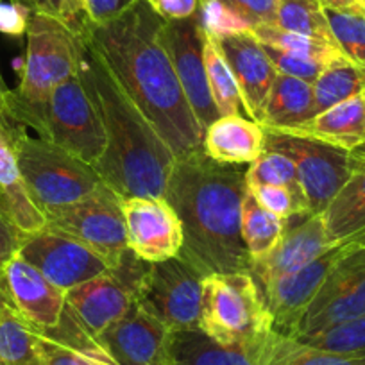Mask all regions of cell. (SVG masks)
I'll return each mask as SVG.
<instances>
[{"label":"cell","mask_w":365,"mask_h":365,"mask_svg":"<svg viewBox=\"0 0 365 365\" xmlns=\"http://www.w3.org/2000/svg\"><path fill=\"white\" fill-rule=\"evenodd\" d=\"M165 22L150 0H138L118 19L103 26L88 22L84 29L143 117L182 160L205 153V129L182 93L165 48Z\"/></svg>","instance_id":"6da1fadb"},{"label":"cell","mask_w":365,"mask_h":365,"mask_svg":"<svg viewBox=\"0 0 365 365\" xmlns=\"http://www.w3.org/2000/svg\"><path fill=\"white\" fill-rule=\"evenodd\" d=\"M240 165L213 161L205 153L175 160L163 197L182 224L179 255L206 274H251L242 238V202L249 192Z\"/></svg>","instance_id":"7a4b0ae2"},{"label":"cell","mask_w":365,"mask_h":365,"mask_svg":"<svg viewBox=\"0 0 365 365\" xmlns=\"http://www.w3.org/2000/svg\"><path fill=\"white\" fill-rule=\"evenodd\" d=\"M76 34L77 73L96 104L108 140L97 174L122 197H163L178 158L118 83L86 29Z\"/></svg>","instance_id":"3957f363"},{"label":"cell","mask_w":365,"mask_h":365,"mask_svg":"<svg viewBox=\"0 0 365 365\" xmlns=\"http://www.w3.org/2000/svg\"><path fill=\"white\" fill-rule=\"evenodd\" d=\"M2 113L13 122L65 149L77 160L96 168L106 154L108 140L97 108L79 73L54 88L40 111L20 106L6 93Z\"/></svg>","instance_id":"277c9868"},{"label":"cell","mask_w":365,"mask_h":365,"mask_svg":"<svg viewBox=\"0 0 365 365\" xmlns=\"http://www.w3.org/2000/svg\"><path fill=\"white\" fill-rule=\"evenodd\" d=\"M4 118L27 190L45 215L81 201L103 187L104 181L96 168L26 125L9 120L6 115Z\"/></svg>","instance_id":"5b68a950"},{"label":"cell","mask_w":365,"mask_h":365,"mask_svg":"<svg viewBox=\"0 0 365 365\" xmlns=\"http://www.w3.org/2000/svg\"><path fill=\"white\" fill-rule=\"evenodd\" d=\"M199 328L226 346L258 344L272 331V319L251 274L206 276Z\"/></svg>","instance_id":"8992f818"},{"label":"cell","mask_w":365,"mask_h":365,"mask_svg":"<svg viewBox=\"0 0 365 365\" xmlns=\"http://www.w3.org/2000/svg\"><path fill=\"white\" fill-rule=\"evenodd\" d=\"M22 79L9 96L20 106L40 111L58 84L79 70V38L56 16L31 13Z\"/></svg>","instance_id":"52a82bcc"},{"label":"cell","mask_w":365,"mask_h":365,"mask_svg":"<svg viewBox=\"0 0 365 365\" xmlns=\"http://www.w3.org/2000/svg\"><path fill=\"white\" fill-rule=\"evenodd\" d=\"M149 265L128 249L117 265L66 292V307L91 339L129 314Z\"/></svg>","instance_id":"ba28073f"},{"label":"cell","mask_w":365,"mask_h":365,"mask_svg":"<svg viewBox=\"0 0 365 365\" xmlns=\"http://www.w3.org/2000/svg\"><path fill=\"white\" fill-rule=\"evenodd\" d=\"M208 274L182 255L150 263L136 303L170 331L199 328L202 283Z\"/></svg>","instance_id":"9c48e42d"},{"label":"cell","mask_w":365,"mask_h":365,"mask_svg":"<svg viewBox=\"0 0 365 365\" xmlns=\"http://www.w3.org/2000/svg\"><path fill=\"white\" fill-rule=\"evenodd\" d=\"M122 201L124 197L104 182L88 197L47 213V227L79 240L111 269L128 251Z\"/></svg>","instance_id":"30bf717a"},{"label":"cell","mask_w":365,"mask_h":365,"mask_svg":"<svg viewBox=\"0 0 365 365\" xmlns=\"http://www.w3.org/2000/svg\"><path fill=\"white\" fill-rule=\"evenodd\" d=\"M265 131V150L290 158L312 215L322 213L346 185L351 172V150L290 133Z\"/></svg>","instance_id":"8fae6325"},{"label":"cell","mask_w":365,"mask_h":365,"mask_svg":"<svg viewBox=\"0 0 365 365\" xmlns=\"http://www.w3.org/2000/svg\"><path fill=\"white\" fill-rule=\"evenodd\" d=\"M365 315V247L336 244V258L304 312L296 335L319 331Z\"/></svg>","instance_id":"7c38bea8"},{"label":"cell","mask_w":365,"mask_h":365,"mask_svg":"<svg viewBox=\"0 0 365 365\" xmlns=\"http://www.w3.org/2000/svg\"><path fill=\"white\" fill-rule=\"evenodd\" d=\"M19 255L65 292L110 269L96 251L51 227L24 237Z\"/></svg>","instance_id":"4fadbf2b"},{"label":"cell","mask_w":365,"mask_h":365,"mask_svg":"<svg viewBox=\"0 0 365 365\" xmlns=\"http://www.w3.org/2000/svg\"><path fill=\"white\" fill-rule=\"evenodd\" d=\"M163 43L170 56L182 93L201 128L206 131L217 118H220V115L210 93L199 16L167 20L163 27Z\"/></svg>","instance_id":"5bb4252c"},{"label":"cell","mask_w":365,"mask_h":365,"mask_svg":"<svg viewBox=\"0 0 365 365\" xmlns=\"http://www.w3.org/2000/svg\"><path fill=\"white\" fill-rule=\"evenodd\" d=\"M128 249L149 263L165 262L181 252L182 224L165 197H124Z\"/></svg>","instance_id":"9a60e30c"},{"label":"cell","mask_w":365,"mask_h":365,"mask_svg":"<svg viewBox=\"0 0 365 365\" xmlns=\"http://www.w3.org/2000/svg\"><path fill=\"white\" fill-rule=\"evenodd\" d=\"M0 287L8 303L36 331L59 324L66 307V292L52 285L43 274L20 255H15L0 272Z\"/></svg>","instance_id":"2e32d148"},{"label":"cell","mask_w":365,"mask_h":365,"mask_svg":"<svg viewBox=\"0 0 365 365\" xmlns=\"http://www.w3.org/2000/svg\"><path fill=\"white\" fill-rule=\"evenodd\" d=\"M335 258L336 245L303 269L258 287L267 312L272 319L274 333L285 336L296 335L304 312L321 290Z\"/></svg>","instance_id":"e0dca14e"},{"label":"cell","mask_w":365,"mask_h":365,"mask_svg":"<svg viewBox=\"0 0 365 365\" xmlns=\"http://www.w3.org/2000/svg\"><path fill=\"white\" fill-rule=\"evenodd\" d=\"M170 329L138 303L96 339L115 365H170Z\"/></svg>","instance_id":"ac0fdd59"},{"label":"cell","mask_w":365,"mask_h":365,"mask_svg":"<svg viewBox=\"0 0 365 365\" xmlns=\"http://www.w3.org/2000/svg\"><path fill=\"white\" fill-rule=\"evenodd\" d=\"M335 245L322 213H315L301 219L296 226H287L278 245L265 258L252 262L251 276L256 285L263 287L282 276L303 269Z\"/></svg>","instance_id":"d6986e66"},{"label":"cell","mask_w":365,"mask_h":365,"mask_svg":"<svg viewBox=\"0 0 365 365\" xmlns=\"http://www.w3.org/2000/svg\"><path fill=\"white\" fill-rule=\"evenodd\" d=\"M219 41L242 93V108L251 120H262L263 108L278 70L267 56L262 41L249 33L224 38Z\"/></svg>","instance_id":"ffe728a7"},{"label":"cell","mask_w":365,"mask_h":365,"mask_svg":"<svg viewBox=\"0 0 365 365\" xmlns=\"http://www.w3.org/2000/svg\"><path fill=\"white\" fill-rule=\"evenodd\" d=\"M0 208L11 219L22 237L47 227V217L31 197L16 163L15 149L4 115L0 113Z\"/></svg>","instance_id":"44dd1931"},{"label":"cell","mask_w":365,"mask_h":365,"mask_svg":"<svg viewBox=\"0 0 365 365\" xmlns=\"http://www.w3.org/2000/svg\"><path fill=\"white\" fill-rule=\"evenodd\" d=\"M267 339V336H265ZM265 339L247 346H226L201 328L170 331V365H258Z\"/></svg>","instance_id":"7402d4cb"},{"label":"cell","mask_w":365,"mask_h":365,"mask_svg":"<svg viewBox=\"0 0 365 365\" xmlns=\"http://www.w3.org/2000/svg\"><path fill=\"white\" fill-rule=\"evenodd\" d=\"M202 150L219 163L251 165L265 150V131L240 115L220 117L205 131Z\"/></svg>","instance_id":"603a6c76"},{"label":"cell","mask_w":365,"mask_h":365,"mask_svg":"<svg viewBox=\"0 0 365 365\" xmlns=\"http://www.w3.org/2000/svg\"><path fill=\"white\" fill-rule=\"evenodd\" d=\"M282 133L308 136L340 149L354 150L365 143V96L360 93L342 101L329 110L317 113L304 124Z\"/></svg>","instance_id":"cb8c5ba5"},{"label":"cell","mask_w":365,"mask_h":365,"mask_svg":"<svg viewBox=\"0 0 365 365\" xmlns=\"http://www.w3.org/2000/svg\"><path fill=\"white\" fill-rule=\"evenodd\" d=\"M322 217L335 244L365 230V145L351 150L349 178Z\"/></svg>","instance_id":"d4e9b609"},{"label":"cell","mask_w":365,"mask_h":365,"mask_svg":"<svg viewBox=\"0 0 365 365\" xmlns=\"http://www.w3.org/2000/svg\"><path fill=\"white\" fill-rule=\"evenodd\" d=\"M315 115L314 84L278 73L267 97L259 125L274 131H289Z\"/></svg>","instance_id":"484cf974"},{"label":"cell","mask_w":365,"mask_h":365,"mask_svg":"<svg viewBox=\"0 0 365 365\" xmlns=\"http://www.w3.org/2000/svg\"><path fill=\"white\" fill-rule=\"evenodd\" d=\"M0 361L4 365H45L40 333L6 297L0 307Z\"/></svg>","instance_id":"4316f807"},{"label":"cell","mask_w":365,"mask_h":365,"mask_svg":"<svg viewBox=\"0 0 365 365\" xmlns=\"http://www.w3.org/2000/svg\"><path fill=\"white\" fill-rule=\"evenodd\" d=\"M365 91V77L360 66L351 63L344 54L335 56L324 65L314 81L315 113L329 110L342 101Z\"/></svg>","instance_id":"83f0119b"},{"label":"cell","mask_w":365,"mask_h":365,"mask_svg":"<svg viewBox=\"0 0 365 365\" xmlns=\"http://www.w3.org/2000/svg\"><path fill=\"white\" fill-rule=\"evenodd\" d=\"M258 365H365V356L315 349L292 336L270 331L263 342Z\"/></svg>","instance_id":"f1b7e54d"},{"label":"cell","mask_w":365,"mask_h":365,"mask_svg":"<svg viewBox=\"0 0 365 365\" xmlns=\"http://www.w3.org/2000/svg\"><path fill=\"white\" fill-rule=\"evenodd\" d=\"M287 220L263 208L247 192L242 202V238L251 259H262L272 251L285 233Z\"/></svg>","instance_id":"f546056e"},{"label":"cell","mask_w":365,"mask_h":365,"mask_svg":"<svg viewBox=\"0 0 365 365\" xmlns=\"http://www.w3.org/2000/svg\"><path fill=\"white\" fill-rule=\"evenodd\" d=\"M202 56H205L206 77L212 99L219 110L220 117L238 115V108L242 104V93L238 88L237 77L220 48L215 38L202 33Z\"/></svg>","instance_id":"4dcf8cb0"},{"label":"cell","mask_w":365,"mask_h":365,"mask_svg":"<svg viewBox=\"0 0 365 365\" xmlns=\"http://www.w3.org/2000/svg\"><path fill=\"white\" fill-rule=\"evenodd\" d=\"M252 34H255L263 45H269V47L289 52V54L294 56H301V58L317 59V61L324 63V65L328 61H331L335 56L342 54L336 45L317 40V38L307 36V34L282 29V27L274 26V24L255 26L252 27Z\"/></svg>","instance_id":"1f68e13d"},{"label":"cell","mask_w":365,"mask_h":365,"mask_svg":"<svg viewBox=\"0 0 365 365\" xmlns=\"http://www.w3.org/2000/svg\"><path fill=\"white\" fill-rule=\"evenodd\" d=\"M329 31L339 51L360 68H365V9H324Z\"/></svg>","instance_id":"d6a6232c"},{"label":"cell","mask_w":365,"mask_h":365,"mask_svg":"<svg viewBox=\"0 0 365 365\" xmlns=\"http://www.w3.org/2000/svg\"><path fill=\"white\" fill-rule=\"evenodd\" d=\"M274 26L335 45L319 0H279Z\"/></svg>","instance_id":"836d02e7"},{"label":"cell","mask_w":365,"mask_h":365,"mask_svg":"<svg viewBox=\"0 0 365 365\" xmlns=\"http://www.w3.org/2000/svg\"><path fill=\"white\" fill-rule=\"evenodd\" d=\"M292 339L329 353L365 356V315Z\"/></svg>","instance_id":"e575fe53"},{"label":"cell","mask_w":365,"mask_h":365,"mask_svg":"<svg viewBox=\"0 0 365 365\" xmlns=\"http://www.w3.org/2000/svg\"><path fill=\"white\" fill-rule=\"evenodd\" d=\"M245 179H247V187L255 185H279L287 187L294 192H301L299 178H297V168L290 158L283 156L279 153L272 150H263L255 161L245 170ZM307 197V195H304Z\"/></svg>","instance_id":"d590c367"},{"label":"cell","mask_w":365,"mask_h":365,"mask_svg":"<svg viewBox=\"0 0 365 365\" xmlns=\"http://www.w3.org/2000/svg\"><path fill=\"white\" fill-rule=\"evenodd\" d=\"M197 16L202 33L215 40H224L252 31L251 24L222 0H201Z\"/></svg>","instance_id":"8d00e7d4"},{"label":"cell","mask_w":365,"mask_h":365,"mask_svg":"<svg viewBox=\"0 0 365 365\" xmlns=\"http://www.w3.org/2000/svg\"><path fill=\"white\" fill-rule=\"evenodd\" d=\"M249 192L263 208L285 219L287 222L312 215L307 197L301 192H294L279 185H255L249 187Z\"/></svg>","instance_id":"74e56055"},{"label":"cell","mask_w":365,"mask_h":365,"mask_svg":"<svg viewBox=\"0 0 365 365\" xmlns=\"http://www.w3.org/2000/svg\"><path fill=\"white\" fill-rule=\"evenodd\" d=\"M40 333V331H38ZM41 351H43L45 365H115L111 358L104 353L103 347L93 351L76 349L61 342L48 339L40 333Z\"/></svg>","instance_id":"f35d334b"},{"label":"cell","mask_w":365,"mask_h":365,"mask_svg":"<svg viewBox=\"0 0 365 365\" xmlns=\"http://www.w3.org/2000/svg\"><path fill=\"white\" fill-rule=\"evenodd\" d=\"M263 47H265L267 56L270 58L272 65L276 66L278 73L297 77V79L308 81V83L314 84V81L317 79L321 70L324 68V63L317 61V59L301 58V56L289 54V52L278 51V48H272L269 45H263Z\"/></svg>","instance_id":"ab89813d"},{"label":"cell","mask_w":365,"mask_h":365,"mask_svg":"<svg viewBox=\"0 0 365 365\" xmlns=\"http://www.w3.org/2000/svg\"><path fill=\"white\" fill-rule=\"evenodd\" d=\"M136 2L138 0H81V8L91 26H103L124 15Z\"/></svg>","instance_id":"60d3db41"},{"label":"cell","mask_w":365,"mask_h":365,"mask_svg":"<svg viewBox=\"0 0 365 365\" xmlns=\"http://www.w3.org/2000/svg\"><path fill=\"white\" fill-rule=\"evenodd\" d=\"M230 8L240 13L252 27L276 22L279 0H222Z\"/></svg>","instance_id":"b9f144b4"},{"label":"cell","mask_w":365,"mask_h":365,"mask_svg":"<svg viewBox=\"0 0 365 365\" xmlns=\"http://www.w3.org/2000/svg\"><path fill=\"white\" fill-rule=\"evenodd\" d=\"M31 11L9 0H0V33L9 36H22L27 33Z\"/></svg>","instance_id":"7bdbcfd3"},{"label":"cell","mask_w":365,"mask_h":365,"mask_svg":"<svg viewBox=\"0 0 365 365\" xmlns=\"http://www.w3.org/2000/svg\"><path fill=\"white\" fill-rule=\"evenodd\" d=\"M22 238L24 237L11 222V219L6 215L4 210L0 208V272L13 256L19 255Z\"/></svg>","instance_id":"ee69618b"},{"label":"cell","mask_w":365,"mask_h":365,"mask_svg":"<svg viewBox=\"0 0 365 365\" xmlns=\"http://www.w3.org/2000/svg\"><path fill=\"white\" fill-rule=\"evenodd\" d=\"M201 0H153V6L163 19L185 20L197 15Z\"/></svg>","instance_id":"f6af8a7d"},{"label":"cell","mask_w":365,"mask_h":365,"mask_svg":"<svg viewBox=\"0 0 365 365\" xmlns=\"http://www.w3.org/2000/svg\"><path fill=\"white\" fill-rule=\"evenodd\" d=\"M63 2V13H61V20L73 31L83 29L84 26L88 24L86 15H84L83 8H81V0H61Z\"/></svg>","instance_id":"bcb514c9"},{"label":"cell","mask_w":365,"mask_h":365,"mask_svg":"<svg viewBox=\"0 0 365 365\" xmlns=\"http://www.w3.org/2000/svg\"><path fill=\"white\" fill-rule=\"evenodd\" d=\"M13 4H20L31 13H43V15L61 19L63 2L61 0H9Z\"/></svg>","instance_id":"7dc6e473"},{"label":"cell","mask_w":365,"mask_h":365,"mask_svg":"<svg viewBox=\"0 0 365 365\" xmlns=\"http://www.w3.org/2000/svg\"><path fill=\"white\" fill-rule=\"evenodd\" d=\"M319 4L324 9H349L358 8V0H319Z\"/></svg>","instance_id":"c3c4849f"},{"label":"cell","mask_w":365,"mask_h":365,"mask_svg":"<svg viewBox=\"0 0 365 365\" xmlns=\"http://www.w3.org/2000/svg\"><path fill=\"white\" fill-rule=\"evenodd\" d=\"M340 245H347V247H365V230L351 235L349 238L340 242Z\"/></svg>","instance_id":"681fc988"},{"label":"cell","mask_w":365,"mask_h":365,"mask_svg":"<svg viewBox=\"0 0 365 365\" xmlns=\"http://www.w3.org/2000/svg\"><path fill=\"white\" fill-rule=\"evenodd\" d=\"M6 93H8V88L4 86V81H2V76H0V110H2V104H4Z\"/></svg>","instance_id":"f907efd6"},{"label":"cell","mask_w":365,"mask_h":365,"mask_svg":"<svg viewBox=\"0 0 365 365\" xmlns=\"http://www.w3.org/2000/svg\"><path fill=\"white\" fill-rule=\"evenodd\" d=\"M2 299H4V294H2V287H0V307H2Z\"/></svg>","instance_id":"816d5d0a"},{"label":"cell","mask_w":365,"mask_h":365,"mask_svg":"<svg viewBox=\"0 0 365 365\" xmlns=\"http://www.w3.org/2000/svg\"><path fill=\"white\" fill-rule=\"evenodd\" d=\"M358 4H360V6H361V8H364V9H365V0H358Z\"/></svg>","instance_id":"f5cc1de1"},{"label":"cell","mask_w":365,"mask_h":365,"mask_svg":"<svg viewBox=\"0 0 365 365\" xmlns=\"http://www.w3.org/2000/svg\"><path fill=\"white\" fill-rule=\"evenodd\" d=\"M0 365H4V364H2V361H0Z\"/></svg>","instance_id":"db71d44e"},{"label":"cell","mask_w":365,"mask_h":365,"mask_svg":"<svg viewBox=\"0 0 365 365\" xmlns=\"http://www.w3.org/2000/svg\"><path fill=\"white\" fill-rule=\"evenodd\" d=\"M364 96H365V91H364ZM364 145H365V143H364Z\"/></svg>","instance_id":"11a10c76"}]
</instances>
